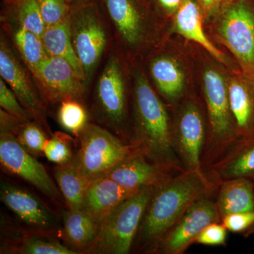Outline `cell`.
Masks as SVG:
<instances>
[{"label":"cell","mask_w":254,"mask_h":254,"mask_svg":"<svg viewBox=\"0 0 254 254\" xmlns=\"http://www.w3.org/2000/svg\"><path fill=\"white\" fill-rule=\"evenodd\" d=\"M46 27L67 19L71 4L65 0H36Z\"/></svg>","instance_id":"33"},{"label":"cell","mask_w":254,"mask_h":254,"mask_svg":"<svg viewBox=\"0 0 254 254\" xmlns=\"http://www.w3.org/2000/svg\"><path fill=\"white\" fill-rule=\"evenodd\" d=\"M174 174L176 173L151 163L141 153L133 150L105 176L123 188L137 190L143 187L155 186Z\"/></svg>","instance_id":"16"},{"label":"cell","mask_w":254,"mask_h":254,"mask_svg":"<svg viewBox=\"0 0 254 254\" xmlns=\"http://www.w3.org/2000/svg\"><path fill=\"white\" fill-rule=\"evenodd\" d=\"M137 68L133 83L134 133L132 149L151 163L175 173L185 171L174 150L166 108L148 78Z\"/></svg>","instance_id":"2"},{"label":"cell","mask_w":254,"mask_h":254,"mask_svg":"<svg viewBox=\"0 0 254 254\" xmlns=\"http://www.w3.org/2000/svg\"><path fill=\"white\" fill-rule=\"evenodd\" d=\"M67 23L88 87L106 51L109 24L98 0H80L71 4Z\"/></svg>","instance_id":"3"},{"label":"cell","mask_w":254,"mask_h":254,"mask_svg":"<svg viewBox=\"0 0 254 254\" xmlns=\"http://www.w3.org/2000/svg\"><path fill=\"white\" fill-rule=\"evenodd\" d=\"M221 223L229 231L245 235L254 226V211L230 214L222 219Z\"/></svg>","instance_id":"34"},{"label":"cell","mask_w":254,"mask_h":254,"mask_svg":"<svg viewBox=\"0 0 254 254\" xmlns=\"http://www.w3.org/2000/svg\"><path fill=\"white\" fill-rule=\"evenodd\" d=\"M150 73L159 92L167 100L175 101L181 97L185 76L180 65L173 58H155L150 63Z\"/></svg>","instance_id":"23"},{"label":"cell","mask_w":254,"mask_h":254,"mask_svg":"<svg viewBox=\"0 0 254 254\" xmlns=\"http://www.w3.org/2000/svg\"><path fill=\"white\" fill-rule=\"evenodd\" d=\"M14 135L18 143L30 154L36 158L43 155L48 138L39 123L35 120L23 122Z\"/></svg>","instance_id":"29"},{"label":"cell","mask_w":254,"mask_h":254,"mask_svg":"<svg viewBox=\"0 0 254 254\" xmlns=\"http://www.w3.org/2000/svg\"><path fill=\"white\" fill-rule=\"evenodd\" d=\"M43 155L49 161L58 165L68 163L75 157L69 139L60 133L48 138L43 148Z\"/></svg>","instance_id":"31"},{"label":"cell","mask_w":254,"mask_h":254,"mask_svg":"<svg viewBox=\"0 0 254 254\" xmlns=\"http://www.w3.org/2000/svg\"><path fill=\"white\" fill-rule=\"evenodd\" d=\"M254 233V226L253 227H252V228L250 229V230H249L248 232H247V233L246 234L245 236L247 237L249 236V235H252V234Z\"/></svg>","instance_id":"38"},{"label":"cell","mask_w":254,"mask_h":254,"mask_svg":"<svg viewBox=\"0 0 254 254\" xmlns=\"http://www.w3.org/2000/svg\"><path fill=\"white\" fill-rule=\"evenodd\" d=\"M203 12L206 14H213L219 11L225 0H198Z\"/></svg>","instance_id":"37"},{"label":"cell","mask_w":254,"mask_h":254,"mask_svg":"<svg viewBox=\"0 0 254 254\" xmlns=\"http://www.w3.org/2000/svg\"><path fill=\"white\" fill-rule=\"evenodd\" d=\"M215 200L221 218L230 214L254 211V183L247 179L224 180L218 185Z\"/></svg>","instance_id":"21"},{"label":"cell","mask_w":254,"mask_h":254,"mask_svg":"<svg viewBox=\"0 0 254 254\" xmlns=\"http://www.w3.org/2000/svg\"><path fill=\"white\" fill-rule=\"evenodd\" d=\"M6 33L0 37V76L33 115L35 121L44 125L46 103L33 75L16 53Z\"/></svg>","instance_id":"12"},{"label":"cell","mask_w":254,"mask_h":254,"mask_svg":"<svg viewBox=\"0 0 254 254\" xmlns=\"http://www.w3.org/2000/svg\"><path fill=\"white\" fill-rule=\"evenodd\" d=\"M172 129L174 150L185 170H203L202 155L207 133L201 112L195 103L187 102L178 114Z\"/></svg>","instance_id":"14"},{"label":"cell","mask_w":254,"mask_h":254,"mask_svg":"<svg viewBox=\"0 0 254 254\" xmlns=\"http://www.w3.org/2000/svg\"><path fill=\"white\" fill-rule=\"evenodd\" d=\"M227 230L221 222L210 224L198 235L195 243L210 247L225 246Z\"/></svg>","instance_id":"35"},{"label":"cell","mask_w":254,"mask_h":254,"mask_svg":"<svg viewBox=\"0 0 254 254\" xmlns=\"http://www.w3.org/2000/svg\"><path fill=\"white\" fill-rule=\"evenodd\" d=\"M158 9L165 14L173 15L175 14L180 7L183 0H153Z\"/></svg>","instance_id":"36"},{"label":"cell","mask_w":254,"mask_h":254,"mask_svg":"<svg viewBox=\"0 0 254 254\" xmlns=\"http://www.w3.org/2000/svg\"><path fill=\"white\" fill-rule=\"evenodd\" d=\"M218 188L203 170H185L159 182L153 186L132 250L152 254L165 232L192 203L211 198Z\"/></svg>","instance_id":"1"},{"label":"cell","mask_w":254,"mask_h":254,"mask_svg":"<svg viewBox=\"0 0 254 254\" xmlns=\"http://www.w3.org/2000/svg\"><path fill=\"white\" fill-rule=\"evenodd\" d=\"M137 190L123 188L109 177H99L92 181L88 187L80 210L100 225L117 205Z\"/></svg>","instance_id":"18"},{"label":"cell","mask_w":254,"mask_h":254,"mask_svg":"<svg viewBox=\"0 0 254 254\" xmlns=\"http://www.w3.org/2000/svg\"><path fill=\"white\" fill-rule=\"evenodd\" d=\"M153 187H143L117 205L100 222L98 236L87 253L127 254L133 249Z\"/></svg>","instance_id":"5"},{"label":"cell","mask_w":254,"mask_h":254,"mask_svg":"<svg viewBox=\"0 0 254 254\" xmlns=\"http://www.w3.org/2000/svg\"><path fill=\"white\" fill-rule=\"evenodd\" d=\"M202 11L203 9L198 0H183L175 13V29L179 34L198 43L215 59L225 64L226 57L215 48L203 31Z\"/></svg>","instance_id":"20"},{"label":"cell","mask_w":254,"mask_h":254,"mask_svg":"<svg viewBox=\"0 0 254 254\" xmlns=\"http://www.w3.org/2000/svg\"><path fill=\"white\" fill-rule=\"evenodd\" d=\"M64 237L78 254L88 252L98 236L99 225L81 210L67 209L63 212Z\"/></svg>","instance_id":"22"},{"label":"cell","mask_w":254,"mask_h":254,"mask_svg":"<svg viewBox=\"0 0 254 254\" xmlns=\"http://www.w3.org/2000/svg\"><path fill=\"white\" fill-rule=\"evenodd\" d=\"M227 88L239 138L254 137V82L243 76L233 78Z\"/></svg>","instance_id":"19"},{"label":"cell","mask_w":254,"mask_h":254,"mask_svg":"<svg viewBox=\"0 0 254 254\" xmlns=\"http://www.w3.org/2000/svg\"><path fill=\"white\" fill-rule=\"evenodd\" d=\"M78 138L80 148L75 159L82 175L91 182L104 177L133 151L131 145L93 123L87 124Z\"/></svg>","instance_id":"6"},{"label":"cell","mask_w":254,"mask_h":254,"mask_svg":"<svg viewBox=\"0 0 254 254\" xmlns=\"http://www.w3.org/2000/svg\"><path fill=\"white\" fill-rule=\"evenodd\" d=\"M16 253L22 254H76L72 249L68 248L58 241L49 239L31 237L24 239L19 244Z\"/></svg>","instance_id":"30"},{"label":"cell","mask_w":254,"mask_h":254,"mask_svg":"<svg viewBox=\"0 0 254 254\" xmlns=\"http://www.w3.org/2000/svg\"><path fill=\"white\" fill-rule=\"evenodd\" d=\"M0 199L21 221L41 232H55L60 220L53 210L31 192L1 180Z\"/></svg>","instance_id":"15"},{"label":"cell","mask_w":254,"mask_h":254,"mask_svg":"<svg viewBox=\"0 0 254 254\" xmlns=\"http://www.w3.org/2000/svg\"><path fill=\"white\" fill-rule=\"evenodd\" d=\"M125 68L115 53L108 55L95 90V111L106 126L123 135L127 114V89Z\"/></svg>","instance_id":"8"},{"label":"cell","mask_w":254,"mask_h":254,"mask_svg":"<svg viewBox=\"0 0 254 254\" xmlns=\"http://www.w3.org/2000/svg\"><path fill=\"white\" fill-rule=\"evenodd\" d=\"M0 163L6 172L27 182L50 200L65 204L56 182L36 157L23 149L13 133H0Z\"/></svg>","instance_id":"10"},{"label":"cell","mask_w":254,"mask_h":254,"mask_svg":"<svg viewBox=\"0 0 254 254\" xmlns=\"http://www.w3.org/2000/svg\"><path fill=\"white\" fill-rule=\"evenodd\" d=\"M215 201L210 198L196 200L165 232L152 254H183L210 224L221 222Z\"/></svg>","instance_id":"11"},{"label":"cell","mask_w":254,"mask_h":254,"mask_svg":"<svg viewBox=\"0 0 254 254\" xmlns=\"http://www.w3.org/2000/svg\"><path fill=\"white\" fill-rule=\"evenodd\" d=\"M203 88L210 128L202 155L201 168L205 171L240 138L230 110L228 88L222 75L214 68L205 70Z\"/></svg>","instance_id":"4"},{"label":"cell","mask_w":254,"mask_h":254,"mask_svg":"<svg viewBox=\"0 0 254 254\" xmlns=\"http://www.w3.org/2000/svg\"><path fill=\"white\" fill-rule=\"evenodd\" d=\"M110 28L122 44L138 49L148 41L153 0H98Z\"/></svg>","instance_id":"9"},{"label":"cell","mask_w":254,"mask_h":254,"mask_svg":"<svg viewBox=\"0 0 254 254\" xmlns=\"http://www.w3.org/2000/svg\"><path fill=\"white\" fill-rule=\"evenodd\" d=\"M234 1V0H225V2H230V1Z\"/></svg>","instance_id":"40"},{"label":"cell","mask_w":254,"mask_h":254,"mask_svg":"<svg viewBox=\"0 0 254 254\" xmlns=\"http://www.w3.org/2000/svg\"><path fill=\"white\" fill-rule=\"evenodd\" d=\"M0 105L1 109L22 122L35 120L32 114L20 103L6 82L0 78Z\"/></svg>","instance_id":"32"},{"label":"cell","mask_w":254,"mask_h":254,"mask_svg":"<svg viewBox=\"0 0 254 254\" xmlns=\"http://www.w3.org/2000/svg\"><path fill=\"white\" fill-rule=\"evenodd\" d=\"M45 103L76 100L82 103L87 87L66 60L49 56L31 71Z\"/></svg>","instance_id":"13"},{"label":"cell","mask_w":254,"mask_h":254,"mask_svg":"<svg viewBox=\"0 0 254 254\" xmlns=\"http://www.w3.org/2000/svg\"><path fill=\"white\" fill-rule=\"evenodd\" d=\"M204 172L218 185L224 180L237 178L254 182V137L239 138L220 160Z\"/></svg>","instance_id":"17"},{"label":"cell","mask_w":254,"mask_h":254,"mask_svg":"<svg viewBox=\"0 0 254 254\" xmlns=\"http://www.w3.org/2000/svg\"><path fill=\"white\" fill-rule=\"evenodd\" d=\"M42 39L50 56L58 57L67 61L86 84L83 68L71 43L67 19L46 27Z\"/></svg>","instance_id":"27"},{"label":"cell","mask_w":254,"mask_h":254,"mask_svg":"<svg viewBox=\"0 0 254 254\" xmlns=\"http://www.w3.org/2000/svg\"><path fill=\"white\" fill-rule=\"evenodd\" d=\"M1 23L16 25L43 36L46 26L36 0H3Z\"/></svg>","instance_id":"26"},{"label":"cell","mask_w":254,"mask_h":254,"mask_svg":"<svg viewBox=\"0 0 254 254\" xmlns=\"http://www.w3.org/2000/svg\"><path fill=\"white\" fill-rule=\"evenodd\" d=\"M1 26L16 53L30 71L50 56L42 37L16 25L1 23Z\"/></svg>","instance_id":"25"},{"label":"cell","mask_w":254,"mask_h":254,"mask_svg":"<svg viewBox=\"0 0 254 254\" xmlns=\"http://www.w3.org/2000/svg\"><path fill=\"white\" fill-rule=\"evenodd\" d=\"M58 122L66 131L78 137L88 123V115L82 103L66 100L60 103Z\"/></svg>","instance_id":"28"},{"label":"cell","mask_w":254,"mask_h":254,"mask_svg":"<svg viewBox=\"0 0 254 254\" xmlns=\"http://www.w3.org/2000/svg\"><path fill=\"white\" fill-rule=\"evenodd\" d=\"M53 175L67 208L80 210L84 195L92 182L82 175L75 157L69 163L58 165L53 170Z\"/></svg>","instance_id":"24"},{"label":"cell","mask_w":254,"mask_h":254,"mask_svg":"<svg viewBox=\"0 0 254 254\" xmlns=\"http://www.w3.org/2000/svg\"><path fill=\"white\" fill-rule=\"evenodd\" d=\"M66 2H68V4H71L73 3L76 2V1H80V0H65Z\"/></svg>","instance_id":"39"},{"label":"cell","mask_w":254,"mask_h":254,"mask_svg":"<svg viewBox=\"0 0 254 254\" xmlns=\"http://www.w3.org/2000/svg\"><path fill=\"white\" fill-rule=\"evenodd\" d=\"M218 33L240 64L242 74L254 82V2L234 0L222 5Z\"/></svg>","instance_id":"7"}]
</instances>
